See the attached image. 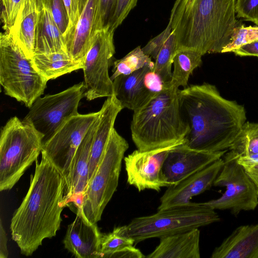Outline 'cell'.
Returning a JSON list of instances; mask_svg holds the SVG:
<instances>
[{
    "label": "cell",
    "instance_id": "6da1fadb",
    "mask_svg": "<svg viewBox=\"0 0 258 258\" xmlns=\"http://www.w3.org/2000/svg\"><path fill=\"white\" fill-rule=\"evenodd\" d=\"M183 117L189 131L182 144L207 152L228 150L246 122L243 106L224 98L216 87L204 83L179 90Z\"/></svg>",
    "mask_w": 258,
    "mask_h": 258
},
{
    "label": "cell",
    "instance_id": "7a4b0ae2",
    "mask_svg": "<svg viewBox=\"0 0 258 258\" xmlns=\"http://www.w3.org/2000/svg\"><path fill=\"white\" fill-rule=\"evenodd\" d=\"M64 182L62 175L42 154L26 195L10 224L13 240L21 253L31 255L44 239L55 236L62 221Z\"/></svg>",
    "mask_w": 258,
    "mask_h": 258
},
{
    "label": "cell",
    "instance_id": "3957f363",
    "mask_svg": "<svg viewBox=\"0 0 258 258\" xmlns=\"http://www.w3.org/2000/svg\"><path fill=\"white\" fill-rule=\"evenodd\" d=\"M236 0H175L168 25L177 50L191 49L202 55L221 53L235 27Z\"/></svg>",
    "mask_w": 258,
    "mask_h": 258
},
{
    "label": "cell",
    "instance_id": "277c9868",
    "mask_svg": "<svg viewBox=\"0 0 258 258\" xmlns=\"http://www.w3.org/2000/svg\"><path fill=\"white\" fill-rule=\"evenodd\" d=\"M179 88L154 96L134 111L132 138L138 150L148 151L182 143L189 127L181 112Z\"/></svg>",
    "mask_w": 258,
    "mask_h": 258
},
{
    "label": "cell",
    "instance_id": "5b68a950",
    "mask_svg": "<svg viewBox=\"0 0 258 258\" xmlns=\"http://www.w3.org/2000/svg\"><path fill=\"white\" fill-rule=\"evenodd\" d=\"M215 210L192 203L158 210L133 219L128 224L114 228L120 235L133 238L135 243L152 238H161L219 222Z\"/></svg>",
    "mask_w": 258,
    "mask_h": 258
},
{
    "label": "cell",
    "instance_id": "8992f818",
    "mask_svg": "<svg viewBox=\"0 0 258 258\" xmlns=\"http://www.w3.org/2000/svg\"><path fill=\"white\" fill-rule=\"evenodd\" d=\"M43 135L18 117L9 119L0 137V190L11 189L36 161L43 146Z\"/></svg>",
    "mask_w": 258,
    "mask_h": 258
},
{
    "label": "cell",
    "instance_id": "52a82bcc",
    "mask_svg": "<svg viewBox=\"0 0 258 258\" xmlns=\"http://www.w3.org/2000/svg\"><path fill=\"white\" fill-rule=\"evenodd\" d=\"M8 32L0 36V83L5 93L30 108L47 82Z\"/></svg>",
    "mask_w": 258,
    "mask_h": 258
},
{
    "label": "cell",
    "instance_id": "ba28073f",
    "mask_svg": "<svg viewBox=\"0 0 258 258\" xmlns=\"http://www.w3.org/2000/svg\"><path fill=\"white\" fill-rule=\"evenodd\" d=\"M126 140L114 128L96 170L88 182L80 209L91 223H97L116 190L122 161L128 148Z\"/></svg>",
    "mask_w": 258,
    "mask_h": 258
},
{
    "label": "cell",
    "instance_id": "9c48e42d",
    "mask_svg": "<svg viewBox=\"0 0 258 258\" xmlns=\"http://www.w3.org/2000/svg\"><path fill=\"white\" fill-rule=\"evenodd\" d=\"M232 151L225 153L224 164L213 185L226 187L218 199L200 203L214 210L229 209L234 215L241 211L254 210L258 205V195L253 182L237 161Z\"/></svg>",
    "mask_w": 258,
    "mask_h": 258
},
{
    "label": "cell",
    "instance_id": "30bf717a",
    "mask_svg": "<svg viewBox=\"0 0 258 258\" xmlns=\"http://www.w3.org/2000/svg\"><path fill=\"white\" fill-rule=\"evenodd\" d=\"M84 93L83 82L58 93L39 97L22 120L43 135V144L68 119L79 114L78 105Z\"/></svg>",
    "mask_w": 258,
    "mask_h": 258
},
{
    "label": "cell",
    "instance_id": "8fae6325",
    "mask_svg": "<svg viewBox=\"0 0 258 258\" xmlns=\"http://www.w3.org/2000/svg\"><path fill=\"white\" fill-rule=\"evenodd\" d=\"M113 31L109 27L98 30L88 51L83 68L84 96L88 101L114 95L108 69L115 53Z\"/></svg>",
    "mask_w": 258,
    "mask_h": 258
},
{
    "label": "cell",
    "instance_id": "7c38bea8",
    "mask_svg": "<svg viewBox=\"0 0 258 258\" xmlns=\"http://www.w3.org/2000/svg\"><path fill=\"white\" fill-rule=\"evenodd\" d=\"M99 114L100 111L84 114L79 113L72 117L43 144L41 154L62 175L64 184L75 153Z\"/></svg>",
    "mask_w": 258,
    "mask_h": 258
},
{
    "label": "cell",
    "instance_id": "4fadbf2b",
    "mask_svg": "<svg viewBox=\"0 0 258 258\" xmlns=\"http://www.w3.org/2000/svg\"><path fill=\"white\" fill-rule=\"evenodd\" d=\"M154 67L147 66L113 80L114 95L123 108L134 111L172 87L170 82L165 81L154 71Z\"/></svg>",
    "mask_w": 258,
    "mask_h": 258
},
{
    "label": "cell",
    "instance_id": "5bb4252c",
    "mask_svg": "<svg viewBox=\"0 0 258 258\" xmlns=\"http://www.w3.org/2000/svg\"><path fill=\"white\" fill-rule=\"evenodd\" d=\"M178 145L148 151L137 149L125 157L128 183L139 191L146 189L159 191L163 187L169 186L162 167L170 150Z\"/></svg>",
    "mask_w": 258,
    "mask_h": 258
},
{
    "label": "cell",
    "instance_id": "9a60e30c",
    "mask_svg": "<svg viewBox=\"0 0 258 258\" xmlns=\"http://www.w3.org/2000/svg\"><path fill=\"white\" fill-rule=\"evenodd\" d=\"M101 29L100 0H86L76 23L63 35L70 57L84 64L95 34Z\"/></svg>",
    "mask_w": 258,
    "mask_h": 258
},
{
    "label": "cell",
    "instance_id": "2e32d148",
    "mask_svg": "<svg viewBox=\"0 0 258 258\" xmlns=\"http://www.w3.org/2000/svg\"><path fill=\"white\" fill-rule=\"evenodd\" d=\"M227 151L203 152L180 144L169 152L163 165V174L169 186L175 184L220 159Z\"/></svg>",
    "mask_w": 258,
    "mask_h": 258
},
{
    "label": "cell",
    "instance_id": "e0dca14e",
    "mask_svg": "<svg viewBox=\"0 0 258 258\" xmlns=\"http://www.w3.org/2000/svg\"><path fill=\"white\" fill-rule=\"evenodd\" d=\"M224 164L221 158L177 183L168 187L160 199L158 210L190 203L194 196L209 189Z\"/></svg>",
    "mask_w": 258,
    "mask_h": 258
},
{
    "label": "cell",
    "instance_id": "ac0fdd59",
    "mask_svg": "<svg viewBox=\"0 0 258 258\" xmlns=\"http://www.w3.org/2000/svg\"><path fill=\"white\" fill-rule=\"evenodd\" d=\"M99 117L88 131L72 160L64 184L63 201L65 207L73 204L76 209L82 207L83 196L89 181L90 152Z\"/></svg>",
    "mask_w": 258,
    "mask_h": 258
},
{
    "label": "cell",
    "instance_id": "d6986e66",
    "mask_svg": "<svg viewBox=\"0 0 258 258\" xmlns=\"http://www.w3.org/2000/svg\"><path fill=\"white\" fill-rule=\"evenodd\" d=\"M102 233L97 223H91L77 209L74 221L68 225L63 241L64 247L78 258L101 257Z\"/></svg>",
    "mask_w": 258,
    "mask_h": 258
},
{
    "label": "cell",
    "instance_id": "ffe728a7",
    "mask_svg": "<svg viewBox=\"0 0 258 258\" xmlns=\"http://www.w3.org/2000/svg\"><path fill=\"white\" fill-rule=\"evenodd\" d=\"M43 6V0H23L13 25L7 32L29 59L34 54L35 30Z\"/></svg>",
    "mask_w": 258,
    "mask_h": 258
},
{
    "label": "cell",
    "instance_id": "44dd1931",
    "mask_svg": "<svg viewBox=\"0 0 258 258\" xmlns=\"http://www.w3.org/2000/svg\"><path fill=\"white\" fill-rule=\"evenodd\" d=\"M122 109L120 103L114 95L107 98L99 110L98 123L90 152L88 182L97 168L114 128L116 117Z\"/></svg>",
    "mask_w": 258,
    "mask_h": 258
},
{
    "label": "cell",
    "instance_id": "7402d4cb",
    "mask_svg": "<svg viewBox=\"0 0 258 258\" xmlns=\"http://www.w3.org/2000/svg\"><path fill=\"white\" fill-rule=\"evenodd\" d=\"M211 258H258V223L236 228L216 247Z\"/></svg>",
    "mask_w": 258,
    "mask_h": 258
},
{
    "label": "cell",
    "instance_id": "603a6c76",
    "mask_svg": "<svg viewBox=\"0 0 258 258\" xmlns=\"http://www.w3.org/2000/svg\"><path fill=\"white\" fill-rule=\"evenodd\" d=\"M200 231L195 228L160 238V243L146 257L199 258Z\"/></svg>",
    "mask_w": 258,
    "mask_h": 258
},
{
    "label": "cell",
    "instance_id": "cb8c5ba5",
    "mask_svg": "<svg viewBox=\"0 0 258 258\" xmlns=\"http://www.w3.org/2000/svg\"><path fill=\"white\" fill-rule=\"evenodd\" d=\"M59 51L67 52L63 35L55 22L50 11L43 5L35 30L34 54Z\"/></svg>",
    "mask_w": 258,
    "mask_h": 258
},
{
    "label": "cell",
    "instance_id": "d4e9b609",
    "mask_svg": "<svg viewBox=\"0 0 258 258\" xmlns=\"http://www.w3.org/2000/svg\"><path fill=\"white\" fill-rule=\"evenodd\" d=\"M31 60L36 70L47 81L83 69L84 66L73 60L66 51L34 54Z\"/></svg>",
    "mask_w": 258,
    "mask_h": 258
},
{
    "label": "cell",
    "instance_id": "484cf974",
    "mask_svg": "<svg viewBox=\"0 0 258 258\" xmlns=\"http://www.w3.org/2000/svg\"><path fill=\"white\" fill-rule=\"evenodd\" d=\"M229 150L237 156L240 164H258V123L245 122Z\"/></svg>",
    "mask_w": 258,
    "mask_h": 258
},
{
    "label": "cell",
    "instance_id": "4316f807",
    "mask_svg": "<svg viewBox=\"0 0 258 258\" xmlns=\"http://www.w3.org/2000/svg\"><path fill=\"white\" fill-rule=\"evenodd\" d=\"M202 55L191 49H180L176 51L173 58L172 73V86L179 88L188 86L189 76L202 64Z\"/></svg>",
    "mask_w": 258,
    "mask_h": 258
},
{
    "label": "cell",
    "instance_id": "83f0119b",
    "mask_svg": "<svg viewBox=\"0 0 258 258\" xmlns=\"http://www.w3.org/2000/svg\"><path fill=\"white\" fill-rule=\"evenodd\" d=\"M176 51V41L172 31L152 57L154 59V71L167 82H171V67Z\"/></svg>",
    "mask_w": 258,
    "mask_h": 258
},
{
    "label": "cell",
    "instance_id": "f1b7e54d",
    "mask_svg": "<svg viewBox=\"0 0 258 258\" xmlns=\"http://www.w3.org/2000/svg\"><path fill=\"white\" fill-rule=\"evenodd\" d=\"M147 66H154V61L138 46L121 59L113 62V74L110 79L113 81L120 75H129Z\"/></svg>",
    "mask_w": 258,
    "mask_h": 258
},
{
    "label": "cell",
    "instance_id": "f546056e",
    "mask_svg": "<svg viewBox=\"0 0 258 258\" xmlns=\"http://www.w3.org/2000/svg\"><path fill=\"white\" fill-rule=\"evenodd\" d=\"M258 40V25L245 26L241 22L235 27L229 43L221 53L233 52L241 46Z\"/></svg>",
    "mask_w": 258,
    "mask_h": 258
},
{
    "label": "cell",
    "instance_id": "4dcf8cb0",
    "mask_svg": "<svg viewBox=\"0 0 258 258\" xmlns=\"http://www.w3.org/2000/svg\"><path fill=\"white\" fill-rule=\"evenodd\" d=\"M134 244L133 238L120 235L114 229L112 232L102 235L101 257H111L116 252Z\"/></svg>",
    "mask_w": 258,
    "mask_h": 258
},
{
    "label": "cell",
    "instance_id": "1f68e13d",
    "mask_svg": "<svg viewBox=\"0 0 258 258\" xmlns=\"http://www.w3.org/2000/svg\"><path fill=\"white\" fill-rule=\"evenodd\" d=\"M43 4L48 7L58 28L63 35L69 24L66 7L62 0H43Z\"/></svg>",
    "mask_w": 258,
    "mask_h": 258
},
{
    "label": "cell",
    "instance_id": "d6a6232c",
    "mask_svg": "<svg viewBox=\"0 0 258 258\" xmlns=\"http://www.w3.org/2000/svg\"><path fill=\"white\" fill-rule=\"evenodd\" d=\"M23 0H2L1 19L7 32L13 25Z\"/></svg>",
    "mask_w": 258,
    "mask_h": 258
},
{
    "label": "cell",
    "instance_id": "836d02e7",
    "mask_svg": "<svg viewBox=\"0 0 258 258\" xmlns=\"http://www.w3.org/2000/svg\"><path fill=\"white\" fill-rule=\"evenodd\" d=\"M236 17L258 25V0H236Z\"/></svg>",
    "mask_w": 258,
    "mask_h": 258
},
{
    "label": "cell",
    "instance_id": "e575fe53",
    "mask_svg": "<svg viewBox=\"0 0 258 258\" xmlns=\"http://www.w3.org/2000/svg\"><path fill=\"white\" fill-rule=\"evenodd\" d=\"M138 0H118L114 15L109 28L114 31L122 23L131 11L136 6Z\"/></svg>",
    "mask_w": 258,
    "mask_h": 258
},
{
    "label": "cell",
    "instance_id": "d590c367",
    "mask_svg": "<svg viewBox=\"0 0 258 258\" xmlns=\"http://www.w3.org/2000/svg\"><path fill=\"white\" fill-rule=\"evenodd\" d=\"M118 0H100L101 28L109 27L114 15Z\"/></svg>",
    "mask_w": 258,
    "mask_h": 258
},
{
    "label": "cell",
    "instance_id": "8d00e7d4",
    "mask_svg": "<svg viewBox=\"0 0 258 258\" xmlns=\"http://www.w3.org/2000/svg\"><path fill=\"white\" fill-rule=\"evenodd\" d=\"M62 1L67 10L69 21V26L66 31L67 32L72 28L76 23L86 0Z\"/></svg>",
    "mask_w": 258,
    "mask_h": 258
},
{
    "label": "cell",
    "instance_id": "74e56055",
    "mask_svg": "<svg viewBox=\"0 0 258 258\" xmlns=\"http://www.w3.org/2000/svg\"><path fill=\"white\" fill-rule=\"evenodd\" d=\"M233 52L240 56H253L258 57V40L243 45Z\"/></svg>",
    "mask_w": 258,
    "mask_h": 258
},
{
    "label": "cell",
    "instance_id": "f35d334b",
    "mask_svg": "<svg viewBox=\"0 0 258 258\" xmlns=\"http://www.w3.org/2000/svg\"><path fill=\"white\" fill-rule=\"evenodd\" d=\"M146 256L134 245L126 247L116 252L111 257L143 258Z\"/></svg>",
    "mask_w": 258,
    "mask_h": 258
},
{
    "label": "cell",
    "instance_id": "ab89813d",
    "mask_svg": "<svg viewBox=\"0 0 258 258\" xmlns=\"http://www.w3.org/2000/svg\"><path fill=\"white\" fill-rule=\"evenodd\" d=\"M241 165L246 174L254 183L258 195V164H245Z\"/></svg>",
    "mask_w": 258,
    "mask_h": 258
},
{
    "label": "cell",
    "instance_id": "60d3db41",
    "mask_svg": "<svg viewBox=\"0 0 258 258\" xmlns=\"http://www.w3.org/2000/svg\"><path fill=\"white\" fill-rule=\"evenodd\" d=\"M9 255L6 233L1 220L0 224V258H7Z\"/></svg>",
    "mask_w": 258,
    "mask_h": 258
}]
</instances>
